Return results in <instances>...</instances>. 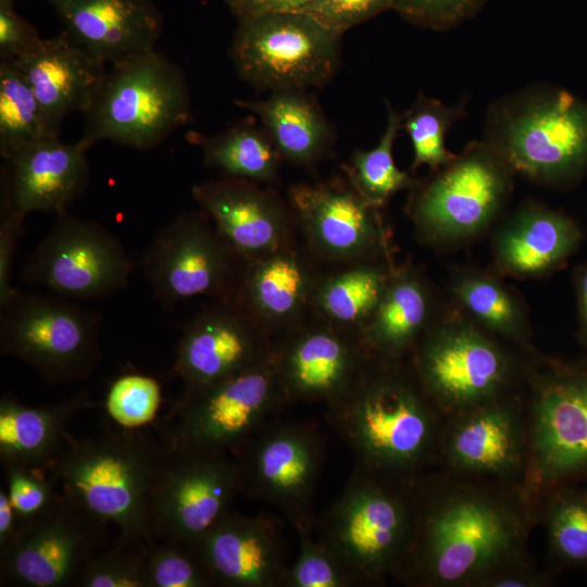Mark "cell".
<instances>
[{
    "instance_id": "1",
    "label": "cell",
    "mask_w": 587,
    "mask_h": 587,
    "mask_svg": "<svg viewBox=\"0 0 587 587\" xmlns=\"http://www.w3.org/2000/svg\"><path fill=\"white\" fill-rule=\"evenodd\" d=\"M538 510L515 484L445 471L415 482V522L397 575L421 587H482L498 570L529 557Z\"/></svg>"
},
{
    "instance_id": "2",
    "label": "cell",
    "mask_w": 587,
    "mask_h": 587,
    "mask_svg": "<svg viewBox=\"0 0 587 587\" xmlns=\"http://www.w3.org/2000/svg\"><path fill=\"white\" fill-rule=\"evenodd\" d=\"M325 417L355 464L372 472L413 482L438 461L444 417L409 360L373 358L354 386L326 405Z\"/></svg>"
},
{
    "instance_id": "3",
    "label": "cell",
    "mask_w": 587,
    "mask_h": 587,
    "mask_svg": "<svg viewBox=\"0 0 587 587\" xmlns=\"http://www.w3.org/2000/svg\"><path fill=\"white\" fill-rule=\"evenodd\" d=\"M165 446L143 434L117 429L71 438L49 469L61 497L79 513L120 532L118 542L148 551L151 491Z\"/></svg>"
},
{
    "instance_id": "4",
    "label": "cell",
    "mask_w": 587,
    "mask_h": 587,
    "mask_svg": "<svg viewBox=\"0 0 587 587\" xmlns=\"http://www.w3.org/2000/svg\"><path fill=\"white\" fill-rule=\"evenodd\" d=\"M483 140L514 174L552 188L587 174V101L553 85H533L494 101Z\"/></svg>"
},
{
    "instance_id": "5",
    "label": "cell",
    "mask_w": 587,
    "mask_h": 587,
    "mask_svg": "<svg viewBox=\"0 0 587 587\" xmlns=\"http://www.w3.org/2000/svg\"><path fill=\"white\" fill-rule=\"evenodd\" d=\"M415 482L355 464L341 492L316 516L314 535L363 586L397 578L414 528Z\"/></svg>"
},
{
    "instance_id": "6",
    "label": "cell",
    "mask_w": 587,
    "mask_h": 587,
    "mask_svg": "<svg viewBox=\"0 0 587 587\" xmlns=\"http://www.w3.org/2000/svg\"><path fill=\"white\" fill-rule=\"evenodd\" d=\"M526 374L523 488L538 507L553 489L587 484V358H544Z\"/></svg>"
},
{
    "instance_id": "7",
    "label": "cell",
    "mask_w": 587,
    "mask_h": 587,
    "mask_svg": "<svg viewBox=\"0 0 587 587\" xmlns=\"http://www.w3.org/2000/svg\"><path fill=\"white\" fill-rule=\"evenodd\" d=\"M85 115L78 141L88 150L109 140L136 149L161 143L190 117L184 73L154 50L111 65Z\"/></svg>"
},
{
    "instance_id": "8",
    "label": "cell",
    "mask_w": 587,
    "mask_h": 587,
    "mask_svg": "<svg viewBox=\"0 0 587 587\" xmlns=\"http://www.w3.org/2000/svg\"><path fill=\"white\" fill-rule=\"evenodd\" d=\"M414 184L407 213L419 237L430 245L467 241L503 212L514 173L484 140L469 142L441 168Z\"/></svg>"
},
{
    "instance_id": "9",
    "label": "cell",
    "mask_w": 587,
    "mask_h": 587,
    "mask_svg": "<svg viewBox=\"0 0 587 587\" xmlns=\"http://www.w3.org/2000/svg\"><path fill=\"white\" fill-rule=\"evenodd\" d=\"M409 362L444 420L513 392L521 373L492 334L460 319L436 321Z\"/></svg>"
},
{
    "instance_id": "10",
    "label": "cell",
    "mask_w": 587,
    "mask_h": 587,
    "mask_svg": "<svg viewBox=\"0 0 587 587\" xmlns=\"http://www.w3.org/2000/svg\"><path fill=\"white\" fill-rule=\"evenodd\" d=\"M287 405L273 351L235 375L183 390L167 417L163 445L233 454Z\"/></svg>"
},
{
    "instance_id": "11",
    "label": "cell",
    "mask_w": 587,
    "mask_h": 587,
    "mask_svg": "<svg viewBox=\"0 0 587 587\" xmlns=\"http://www.w3.org/2000/svg\"><path fill=\"white\" fill-rule=\"evenodd\" d=\"M1 310L0 350L48 385L87 378L100 361L98 312L53 292L16 289Z\"/></svg>"
},
{
    "instance_id": "12",
    "label": "cell",
    "mask_w": 587,
    "mask_h": 587,
    "mask_svg": "<svg viewBox=\"0 0 587 587\" xmlns=\"http://www.w3.org/2000/svg\"><path fill=\"white\" fill-rule=\"evenodd\" d=\"M341 36L305 12L270 13L239 21L229 58L257 90H308L336 74Z\"/></svg>"
},
{
    "instance_id": "13",
    "label": "cell",
    "mask_w": 587,
    "mask_h": 587,
    "mask_svg": "<svg viewBox=\"0 0 587 587\" xmlns=\"http://www.w3.org/2000/svg\"><path fill=\"white\" fill-rule=\"evenodd\" d=\"M233 457L239 494L275 508L297 534L313 532L315 491L326 458L316 425L271 421Z\"/></svg>"
},
{
    "instance_id": "14",
    "label": "cell",
    "mask_w": 587,
    "mask_h": 587,
    "mask_svg": "<svg viewBox=\"0 0 587 587\" xmlns=\"http://www.w3.org/2000/svg\"><path fill=\"white\" fill-rule=\"evenodd\" d=\"M238 494L233 454L166 449L149 502L152 540L196 549Z\"/></svg>"
},
{
    "instance_id": "15",
    "label": "cell",
    "mask_w": 587,
    "mask_h": 587,
    "mask_svg": "<svg viewBox=\"0 0 587 587\" xmlns=\"http://www.w3.org/2000/svg\"><path fill=\"white\" fill-rule=\"evenodd\" d=\"M241 257L202 211H184L155 233L139 267L152 295L173 308L195 298L229 300Z\"/></svg>"
},
{
    "instance_id": "16",
    "label": "cell",
    "mask_w": 587,
    "mask_h": 587,
    "mask_svg": "<svg viewBox=\"0 0 587 587\" xmlns=\"http://www.w3.org/2000/svg\"><path fill=\"white\" fill-rule=\"evenodd\" d=\"M133 267L117 236L65 212L27 259L21 279L71 300H96L126 288Z\"/></svg>"
},
{
    "instance_id": "17",
    "label": "cell",
    "mask_w": 587,
    "mask_h": 587,
    "mask_svg": "<svg viewBox=\"0 0 587 587\" xmlns=\"http://www.w3.org/2000/svg\"><path fill=\"white\" fill-rule=\"evenodd\" d=\"M287 200L311 254L325 266L391 258L379 209L345 179L294 184Z\"/></svg>"
},
{
    "instance_id": "18",
    "label": "cell",
    "mask_w": 587,
    "mask_h": 587,
    "mask_svg": "<svg viewBox=\"0 0 587 587\" xmlns=\"http://www.w3.org/2000/svg\"><path fill=\"white\" fill-rule=\"evenodd\" d=\"M527 458L525 400L514 391L444 420L437 462L445 472L523 487Z\"/></svg>"
},
{
    "instance_id": "19",
    "label": "cell",
    "mask_w": 587,
    "mask_h": 587,
    "mask_svg": "<svg viewBox=\"0 0 587 587\" xmlns=\"http://www.w3.org/2000/svg\"><path fill=\"white\" fill-rule=\"evenodd\" d=\"M373 358L359 333L313 315L275 339L274 360L289 404L334 403L354 386Z\"/></svg>"
},
{
    "instance_id": "20",
    "label": "cell",
    "mask_w": 587,
    "mask_h": 587,
    "mask_svg": "<svg viewBox=\"0 0 587 587\" xmlns=\"http://www.w3.org/2000/svg\"><path fill=\"white\" fill-rule=\"evenodd\" d=\"M275 338L233 300H212L185 325L173 373L183 390L198 389L272 355Z\"/></svg>"
},
{
    "instance_id": "21",
    "label": "cell",
    "mask_w": 587,
    "mask_h": 587,
    "mask_svg": "<svg viewBox=\"0 0 587 587\" xmlns=\"http://www.w3.org/2000/svg\"><path fill=\"white\" fill-rule=\"evenodd\" d=\"M102 528L62 498L52 513L22 527L0 548L2 580L25 587L75 585L98 552Z\"/></svg>"
},
{
    "instance_id": "22",
    "label": "cell",
    "mask_w": 587,
    "mask_h": 587,
    "mask_svg": "<svg viewBox=\"0 0 587 587\" xmlns=\"http://www.w3.org/2000/svg\"><path fill=\"white\" fill-rule=\"evenodd\" d=\"M323 266L299 242L259 257H241L229 300L277 339L312 316L313 295Z\"/></svg>"
},
{
    "instance_id": "23",
    "label": "cell",
    "mask_w": 587,
    "mask_h": 587,
    "mask_svg": "<svg viewBox=\"0 0 587 587\" xmlns=\"http://www.w3.org/2000/svg\"><path fill=\"white\" fill-rule=\"evenodd\" d=\"M191 192L200 210L242 258L298 242L299 232L289 202L272 188L224 177L197 184Z\"/></svg>"
},
{
    "instance_id": "24",
    "label": "cell",
    "mask_w": 587,
    "mask_h": 587,
    "mask_svg": "<svg viewBox=\"0 0 587 587\" xmlns=\"http://www.w3.org/2000/svg\"><path fill=\"white\" fill-rule=\"evenodd\" d=\"M284 519L227 512L196 550L213 586L285 587L288 573Z\"/></svg>"
},
{
    "instance_id": "25",
    "label": "cell",
    "mask_w": 587,
    "mask_h": 587,
    "mask_svg": "<svg viewBox=\"0 0 587 587\" xmlns=\"http://www.w3.org/2000/svg\"><path fill=\"white\" fill-rule=\"evenodd\" d=\"M79 47L105 65L154 50L163 20L151 0H48Z\"/></svg>"
},
{
    "instance_id": "26",
    "label": "cell",
    "mask_w": 587,
    "mask_h": 587,
    "mask_svg": "<svg viewBox=\"0 0 587 587\" xmlns=\"http://www.w3.org/2000/svg\"><path fill=\"white\" fill-rule=\"evenodd\" d=\"M88 150L77 140L66 143L46 138L4 161L0 191L26 214L61 215L89 182Z\"/></svg>"
},
{
    "instance_id": "27",
    "label": "cell",
    "mask_w": 587,
    "mask_h": 587,
    "mask_svg": "<svg viewBox=\"0 0 587 587\" xmlns=\"http://www.w3.org/2000/svg\"><path fill=\"white\" fill-rule=\"evenodd\" d=\"M13 62L58 132L68 115L88 110L108 73L103 62L66 33L41 38Z\"/></svg>"
},
{
    "instance_id": "28",
    "label": "cell",
    "mask_w": 587,
    "mask_h": 587,
    "mask_svg": "<svg viewBox=\"0 0 587 587\" xmlns=\"http://www.w3.org/2000/svg\"><path fill=\"white\" fill-rule=\"evenodd\" d=\"M582 240V229L573 218L530 200L498 227L492 238L494 261L502 274L540 277L564 266Z\"/></svg>"
},
{
    "instance_id": "29",
    "label": "cell",
    "mask_w": 587,
    "mask_h": 587,
    "mask_svg": "<svg viewBox=\"0 0 587 587\" xmlns=\"http://www.w3.org/2000/svg\"><path fill=\"white\" fill-rule=\"evenodd\" d=\"M435 322L429 284L420 270L404 263L394 267L379 303L360 335L374 358L405 361Z\"/></svg>"
},
{
    "instance_id": "30",
    "label": "cell",
    "mask_w": 587,
    "mask_h": 587,
    "mask_svg": "<svg viewBox=\"0 0 587 587\" xmlns=\"http://www.w3.org/2000/svg\"><path fill=\"white\" fill-rule=\"evenodd\" d=\"M89 405L86 394L57 403L27 405L12 396L0 401V459L4 466L49 470L72 436L73 415Z\"/></svg>"
},
{
    "instance_id": "31",
    "label": "cell",
    "mask_w": 587,
    "mask_h": 587,
    "mask_svg": "<svg viewBox=\"0 0 587 587\" xmlns=\"http://www.w3.org/2000/svg\"><path fill=\"white\" fill-rule=\"evenodd\" d=\"M234 102L259 117L283 161L290 164L312 165L334 142L332 125L308 90H277L264 99Z\"/></svg>"
},
{
    "instance_id": "32",
    "label": "cell",
    "mask_w": 587,
    "mask_h": 587,
    "mask_svg": "<svg viewBox=\"0 0 587 587\" xmlns=\"http://www.w3.org/2000/svg\"><path fill=\"white\" fill-rule=\"evenodd\" d=\"M396 264L363 260L324 268L312 300V315L360 334L375 311Z\"/></svg>"
},
{
    "instance_id": "33",
    "label": "cell",
    "mask_w": 587,
    "mask_h": 587,
    "mask_svg": "<svg viewBox=\"0 0 587 587\" xmlns=\"http://www.w3.org/2000/svg\"><path fill=\"white\" fill-rule=\"evenodd\" d=\"M187 139L200 147L203 163L224 177L258 184L276 182L282 157L264 128L242 121L214 135L189 132Z\"/></svg>"
},
{
    "instance_id": "34",
    "label": "cell",
    "mask_w": 587,
    "mask_h": 587,
    "mask_svg": "<svg viewBox=\"0 0 587 587\" xmlns=\"http://www.w3.org/2000/svg\"><path fill=\"white\" fill-rule=\"evenodd\" d=\"M451 289L476 325L528 349L529 324L524 305L498 277L475 270L462 271L453 277Z\"/></svg>"
},
{
    "instance_id": "35",
    "label": "cell",
    "mask_w": 587,
    "mask_h": 587,
    "mask_svg": "<svg viewBox=\"0 0 587 587\" xmlns=\"http://www.w3.org/2000/svg\"><path fill=\"white\" fill-rule=\"evenodd\" d=\"M59 132L13 61H0V155L3 161Z\"/></svg>"
},
{
    "instance_id": "36",
    "label": "cell",
    "mask_w": 587,
    "mask_h": 587,
    "mask_svg": "<svg viewBox=\"0 0 587 587\" xmlns=\"http://www.w3.org/2000/svg\"><path fill=\"white\" fill-rule=\"evenodd\" d=\"M387 105V124L377 145L370 150H355L342 165L348 180L372 205L383 208L397 192L412 188L415 180L409 172L401 171L394 161L392 148L402 128L403 113Z\"/></svg>"
},
{
    "instance_id": "37",
    "label": "cell",
    "mask_w": 587,
    "mask_h": 587,
    "mask_svg": "<svg viewBox=\"0 0 587 587\" xmlns=\"http://www.w3.org/2000/svg\"><path fill=\"white\" fill-rule=\"evenodd\" d=\"M549 549L563 565L587 569V484L546 494L538 503Z\"/></svg>"
},
{
    "instance_id": "38",
    "label": "cell",
    "mask_w": 587,
    "mask_h": 587,
    "mask_svg": "<svg viewBox=\"0 0 587 587\" xmlns=\"http://www.w3.org/2000/svg\"><path fill=\"white\" fill-rule=\"evenodd\" d=\"M465 115V102L447 105L441 101L419 95L413 105L403 113L402 128L408 133L412 148L411 171L427 165L435 172L451 162L455 154L446 148L448 129Z\"/></svg>"
},
{
    "instance_id": "39",
    "label": "cell",
    "mask_w": 587,
    "mask_h": 587,
    "mask_svg": "<svg viewBox=\"0 0 587 587\" xmlns=\"http://www.w3.org/2000/svg\"><path fill=\"white\" fill-rule=\"evenodd\" d=\"M162 401V387L155 378L126 373L109 386L104 409L110 420L123 429L135 430L155 417Z\"/></svg>"
},
{
    "instance_id": "40",
    "label": "cell",
    "mask_w": 587,
    "mask_h": 587,
    "mask_svg": "<svg viewBox=\"0 0 587 587\" xmlns=\"http://www.w3.org/2000/svg\"><path fill=\"white\" fill-rule=\"evenodd\" d=\"M299 547L289 564L285 587L363 586L348 567L313 532L298 534Z\"/></svg>"
},
{
    "instance_id": "41",
    "label": "cell",
    "mask_w": 587,
    "mask_h": 587,
    "mask_svg": "<svg viewBox=\"0 0 587 587\" xmlns=\"http://www.w3.org/2000/svg\"><path fill=\"white\" fill-rule=\"evenodd\" d=\"M48 472L49 470L37 467L4 466V487L21 528L46 517L62 501L52 476L51 474L48 476Z\"/></svg>"
},
{
    "instance_id": "42",
    "label": "cell",
    "mask_w": 587,
    "mask_h": 587,
    "mask_svg": "<svg viewBox=\"0 0 587 587\" xmlns=\"http://www.w3.org/2000/svg\"><path fill=\"white\" fill-rule=\"evenodd\" d=\"M146 550L120 544L95 553L80 572V587H150Z\"/></svg>"
},
{
    "instance_id": "43",
    "label": "cell",
    "mask_w": 587,
    "mask_h": 587,
    "mask_svg": "<svg viewBox=\"0 0 587 587\" xmlns=\"http://www.w3.org/2000/svg\"><path fill=\"white\" fill-rule=\"evenodd\" d=\"M150 587H209L212 579L196 549L154 542L146 553Z\"/></svg>"
},
{
    "instance_id": "44",
    "label": "cell",
    "mask_w": 587,
    "mask_h": 587,
    "mask_svg": "<svg viewBox=\"0 0 587 587\" xmlns=\"http://www.w3.org/2000/svg\"><path fill=\"white\" fill-rule=\"evenodd\" d=\"M487 0H395L392 10L417 26L444 32L473 16Z\"/></svg>"
},
{
    "instance_id": "45",
    "label": "cell",
    "mask_w": 587,
    "mask_h": 587,
    "mask_svg": "<svg viewBox=\"0 0 587 587\" xmlns=\"http://www.w3.org/2000/svg\"><path fill=\"white\" fill-rule=\"evenodd\" d=\"M394 2L395 0H313L301 12L344 34L371 17L392 10Z\"/></svg>"
},
{
    "instance_id": "46",
    "label": "cell",
    "mask_w": 587,
    "mask_h": 587,
    "mask_svg": "<svg viewBox=\"0 0 587 587\" xmlns=\"http://www.w3.org/2000/svg\"><path fill=\"white\" fill-rule=\"evenodd\" d=\"M26 215L0 191V308L17 289L12 286L13 266Z\"/></svg>"
},
{
    "instance_id": "47",
    "label": "cell",
    "mask_w": 587,
    "mask_h": 587,
    "mask_svg": "<svg viewBox=\"0 0 587 587\" xmlns=\"http://www.w3.org/2000/svg\"><path fill=\"white\" fill-rule=\"evenodd\" d=\"M37 29L21 17L14 0H0V61H14L39 40Z\"/></svg>"
},
{
    "instance_id": "48",
    "label": "cell",
    "mask_w": 587,
    "mask_h": 587,
    "mask_svg": "<svg viewBox=\"0 0 587 587\" xmlns=\"http://www.w3.org/2000/svg\"><path fill=\"white\" fill-rule=\"evenodd\" d=\"M550 583L549 575L527 557L498 570L482 587H546Z\"/></svg>"
},
{
    "instance_id": "49",
    "label": "cell",
    "mask_w": 587,
    "mask_h": 587,
    "mask_svg": "<svg viewBox=\"0 0 587 587\" xmlns=\"http://www.w3.org/2000/svg\"><path fill=\"white\" fill-rule=\"evenodd\" d=\"M313 0H246L233 13L238 20H245L253 16L302 11Z\"/></svg>"
},
{
    "instance_id": "50",
    "label": "cell",
    "mask_w": 587,
    "mask_h": 587,
    "mask_svg": "<svg viewBox=\"0 0 587 587\" xmlns=\"http://www.w3.org/2000/svg\"><path fill=\"white\" fill-rule=\"evenodd\" d=\"M578 315L577 339L587 350V262L577 265L573 272Z\"/></svg>"
},
{
    "instance_id": "51",
    "label": "cell",
    "mask_w": 587,
    "mask_h": 587,
    "mask_svg": "<svg viewBox=\"0 0 587 587\" xmlns=\"http://www.w3.org/2000/svg\"><path fill=\"white\" fill-rule=\"evenodd\" d=\"M21 529L5 487L0 490V548L8 545Z\"/></svg>"
},
{
    "instance_id": "52",
    "label": "cell",
    "mask_w": 587,
    "mask_h": 587,
    "mask_svg": "<svg viewBox=\"0 0 587 587\" xmlns=\"http://www.w3.org/2000/svg\"><path fill=\"white\" fill-rule=\"evenodd\" d=\"M232 12L236 11L246 0H224Z\"/></svg>"
}]
</instances>
